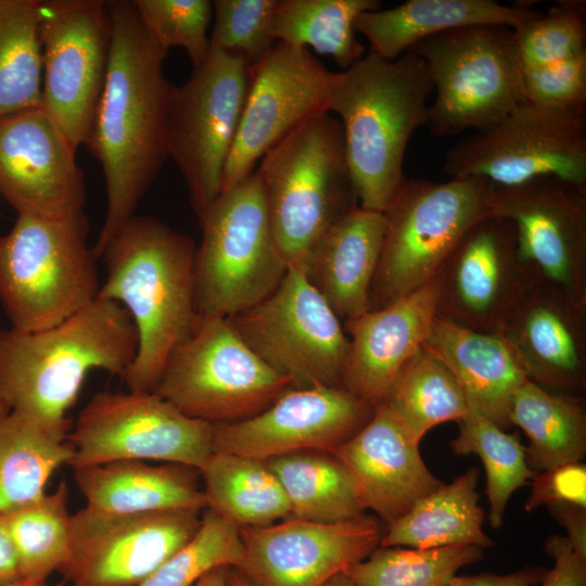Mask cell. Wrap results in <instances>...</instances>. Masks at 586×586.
Wrapping results in <instances>:
<instances>
[{
  "mask_svg": "<svg viewBox=\"0 0 586 586\" xmlns=\"http://www.w3.org/2000/svg\"><path fill=\"white\" fill-rule=\"evenodd\" d=\"M112 26L105 85L86 145L100 163L106 212L91 246L95 259L158 176L167 150V116L175 91L165 76L167 52L145 35L132 1H107Z\"/></svg>",
  "mask_w": 586,
  "mask_h": 586,
  "instance_id": "obj_1",
  "label": "cell"
},
{
  "mask_svg": "<svg viewBox=\"0 0 586 586\" xmlns=\"http://www.w3.org/2000/svg\"><path fill=\"white\" fill-rule=\"evenodd\" d=\"M138 335L127 309L95 298L61 323L34 332L0 328V403L60 440L88 372L122 375Z\"/></svg>",
  "mask_w": 586,
  "mask_h": 586,
  "instance_id": "obj_2",
  "label": "cell"
},
{
  "mask_svg": "<svg viewBox=\"0 0 586 586\" xmlns=\"http://www.w3.org/2000/svg\"><path fill=\"white\" fill-rule=\"evenodd\" d=\"M195 244L151 217H131L104 250L106 276L97 298L129 313L136 356L122 375L128 391L153 392L173 352L195 330Z\"/></svg>",
  "mask_w": 586,
  "mask_h": 586,
  "instance_id": "obj_3",
  "label": "cell"
},
{
  "mask_svg": "<svg viewBox=\"0 0 586 586\" xmlns=\"http://www.w3.org/2000/svg\"><path fill=\"white\" fill-rule=\"evenodd\" d=\"M341 73L329 113L340 117L359 206L383 213L407 180L404 155L426 126L434 86L412 51L394 60L368 52Z\"/></svg>",
  "mask_w": 586,
  "mask_h": 586,
  "instance_id": "obj_4",
  "label": "cell"
},
{
  "mask_svg": "<svg viewBox=\"0 0 586 586\" xmlns=\"http://www.w3.org/2000/svg\"><path fill=\"white\" fill-rule=\"evenodd\" d=\"M269 218L289 267L337 220L359 207L342 125L330 113L311 117L260 160Z\"/></svg>",
  "mask_w": 586,
  "mask_h": 586,
  "instance_id": "obj_5",
  "label": "cell"
},
{
  "mask_svg": "<svg viewBox=\"0 0 586 586\" xmlns=\"http://www.w3.org/2000/svg\"><path fill=\"white\" fill-rule=\"evenodd\" d=\"M95 257L84 212L65 218L17 215L0 235V303L11 328L54 327L99 293Z\"/></svg>",
  "mask_w": 586,
  "mask_h": 586,
  "instance_id": "obj_6",
  "label": "cell"
},
{
  "mask_svg": "<svg viewBox=\"0 0 586 586\" xmlns=\"http://www.w3.org/2000/svg\"><path fill=\"white\" fill-rule=\"evenodd\" d=\"M492 186L475 178H412L383 212L385 229L368 310L381 309L436 277L476 221L491 215Z\"/></svg>",
  "mask_w": 586,
  "mask_h": 586,
  "instance_id": "obj_7",
  "label": "cell"
},
{
  "mask_svg": "<svg viewBox=\"0 0 586 586\" xmlns=\"http://www.w3.org/2000/svg\"><path fill=\"white\" fill-rule=\"evenodd\" d=\"M199 224L195 303L200 317H231L264 300L285 276L289 266L276 243L256 169L220 192Z\"/></svg>",
  "mask_w": 586,
  "mask_h": 586,
  "instance_id": "obj_8",
  "label": "cell"
},
{
  "mask_svg": "<svg viewBox=\"0 0 586 586\" xmlns=\"http://www.w3.org/2000/svg\"><path fill=\"white\" fill-rule=\"evenodd\" d=\"M408 51L428 65L435 99L426 126L435 137L484 129L526 101L512 28L479 25L449 29Z\"/></svg>",
  "mask_w": 586,
  "mask_h": 586,
  "instance_id": "obj_9",
  "label": "cell"
},
{
  "mask_svg": "<svg viewBox=\"0 0 586 586\" xmlns=\"http://www.w3.org/2000/svg\"><path fill=\"white\" fill-rule=\"evenodd\" d=\"M443 171L499 188L545 177L586 187V109L525 101L448 149Z\"/></svg>",
  "mask_w": 586,
  "mask_h": 586,
  "instance_id": "obj_10",
  "label": "cell"
},
{
  "mask_svg": "<svg viewBox=\"0 0 586 586\" xmlns=\"http://www.w3.org/2000/svg\"><path fill=\"white\" fill-rule=\"evenodd\" d=\"M292 388L221 317H200L170 355L154 393L212 424L251 418Z\"/></svg>",
  "mask_w": 586,
  "mask_h": 586,
  "instance_id": "obj_11",
  "label": "cell"
},
{
  "mask_svg": "<svg viewBox=\"0 0 586 586\" xmlns=\"http://www.w3.org/2000/svg\"><path fill=\"white\" fill-rule=\"evenodd\" d=\"M250 64L211 48L176 87L167 116V150L200 219L221 192L224 169L239 128Z\"/></svg>",
  "mask_w": 586,
  "mask_h": 586,
  "instance_id": "obj_12",
  "label": "cell"
},
{
  "mask_svg": "<svg viewBox=\"0 0 586 586\" xmlns=\"http://www.w3.org/2000/svg\"><path fill=\"white\" fill-rule=\"evenodd\" d=\"M227 320L292 387H342L348 336L302 268L289 267L269 295Z\"/></svg>",
  "mask_w": 586,
  "mask_h": 586,
  "instance_id": "obj_13",
  "label": "cell"
},
{
  "mask_svg": "<svg viewBox=\"0 0 586 586\" xmlns=\"http://www.w3.org/2000/svg\"><path fill=\"white\" fill-rule=\"evenodd\" d=\"M66 441L73 470L161 460L201 471L213 454V424L186 416L154 392H101L80 411Z\"/></svg>",
  "mask_w": 586,
  "mask_h": 586,
  "instance_id": "obj_14",
  "label": "cell"
},
{
  "mask_svg": "<svg viewBox=\"0 0 586 586\" xmlns=\"http://www.w3.org/2000/svg\"><path fill=\"white\" fill-rule=\"evenodd\" d=\"M41 107L78 149L105 85L112 26L107 1L40 0Z\"/></svg>",
  "mask_w": 586,
  "mask_h": 586,
  "instance_id": "obj_15",
  "label": "cell"
},
{
  "mask_svg": "<svg viewBox=\"0 0 586 586\" xmlns=\"http://www.w3.org/2000/svg\"><path fill=\"white\" fill-rule=\"evenodd\" d=\"M342 73L308 49L277 41L249 68L246 98L227 160L221 192L246 179L263 156L306 120L329 113Z\"/></svg>",
  "mask_w": 586,
  "mask_h": 586,
  "instance_id": "obj_16",
  "label": "cell"
},
{
  "mask_svg": "<svg viewBox=\"0 0 586 586\" xmlns=\"http://www.w3.org/2000/svg\"><path fill=\"white\" fill-rule=\"evenodd\" d=\"M201 519L195 510L117 514L85 507L72 514L60 572L75 586H138L193 537Z\"/></svg>",
  "mask_w": 586,
  "mask_h": 586,
  "instance_id": "obj_17",
  "label": "cell"
},
{
  "mask_svg": "<svg viewBox=\"0 0 586 586\" xmlns=\"http://www.w3.org/2000/svg\"><path fill=\"white\" fill-rule=\"evenodd\" d=\"M437 316L499 334L539 278L519 258L513 224L488 215L472 225L443 262Z\"/></svg>",
  "mask_w": 586,
  "mask_h": 586,
  "instance_id": "obj_18",
  "label": "cell"
},
{
  "mask_svg": "<svg viewBox=\"0 0 586 586\" xmlns=\"http://www.w3.org/2000/svg\"><path fill=\"white\" fill-rule=\"evenodd\" d=\"M384 528L367 513L334 523L288 517L240 527L242 559L234 569L252 586H324L379 547Z\"/></svg>",
  "mask_w": 586,
  "mask_h": 586,
  "instance_id": "obj_19",
  "label": "cell"
},
{
  "mask_svg": "<svg viewBox=\"0 0 586 586\" xmlns=\"http://www.w3.org/2000/svg\"><path fill=\"white\" fill-rule=\"evenodd\" d=\"M489 206L513 224L523 265L586 301V187L555 177L492 187Z\"/></svg>",
  "mask_w": 586,
  "mask_h": 586,
  "instance_id": "obj_20",
  "label": "cell"
},
{
  "mask_svg": "<svg viewBox=\"0 0 586 586\" xmlns=\"http://www.w3.org/2000/svg\"><path fill=\"white\" fill-rule=\"evenodd\" d=\"M373 410L342 387H292L251 418L213 424V451L263 461L307 450L332 453Z\"/></svg>",
  "mask_w": 586,
  "mask_h": 586,
  "instance_id": "obj_21",
  "label": "cell"
},
{
  "mask_svg": "<svg viewBox=\"0 0 586 586\" xmlns=\"http://www.w3.org/2000/svg\"><path fill=\"white\" fill-rule=\"evenodd\" d=\"M76 151L41 106L0 119V196L17 215L59 219L84 212Z\"/></svg>",
  "mask_w": 586,
  "mask_h": 586,
  "instance_id": "obj_22",
  "label": "cell"
},
{
  "mask_svg": "<svg viewBox=\"0 0 586 586\" xmlns=\"http://www.w3.org/2000/svg\"><path fill=\"white\" fill-rule=\"evenodd\" d=\"M525 377L581 393L586 387V301L538 278L499 333Z\"/></svg>",
  "mask_w": 586,
  "mask_h": 586,
  "instance_id": "obj_23",
  "label": "cell"
},
{
  "mask_svg": "<svg viewBox=\"0 0 586 586\" xmlns=\"http://www.w3.org/2000/svg\"><path fill=\"white\" fill-rule=\"evenodd\" d=\"M438 300L436 276L381 309L344 321L348 351L342 388L372 408L382 405L399 370L426 341Z\"/></svg>",
  "mask_w": 586,
  "mask_h": 586,
  "instance_id": "obj_24",
  "label": "cell"
},
{
  "mask_svg": "<svg viewBox=\"0 0 586 586\" xmlns=\"http://www.w3.org/2000/svg\"><path fill=\"white\" fill-rule=\"evenodd\" d=\"M419 444L384 406L331 454L349 473L365 510L386 525L444 483L425 466Z\"/></svg>",
  "mask_w": 586,
  "mask_h": 586,
  "instance_id": "obj_25",
  "label": "cell"
},
{
  "mask_svg": "<svg viewBox=\"0 0 586 586\" xmlns=\"http://www.w3.org/2000/svg\"><path fill=\"white\" fill-rule=\"evenodd\" d=\"M384 229L383 213L359 206L334 222L303 262L307 281L342 322L368 310Z\"/></svg>",
  "mask_w": 586,
  "mask_h": 586,
  "instance_id": "obj_26",
  "label": "cell"
},
{
  "mask_svg": "<svg viewBox=\"0 0 586 586\" xmlns=\"http://www.w3.org/2000/svg\"><path fill=\"white\" fill-rule=\"evenodd\" d=\"M454 373L469 410L508 430L515 390L527 379L501 335L436 316L423 344Z\"/></svg>",
  "mask_w": 586,
  "mask_h": 586,
  "instance_id": "obj_27",
  "label": "cell"
},
{
  "mask_svg": "<svg viewBox=\"0 0 586 586\" xmlns=\"http://www.w3.org/2000/svg\"><path fill=\"white\" fill-rule=\"evenodd\" d=\"M540 13L522 2L508 5L494 0H408L391 9L361 13L355 30L368 40L369 52L394 60L417 42L449 29L479 25L518 29Z\"/></svg>",
  "mask_w": 586,
  "mask_h": 586,
  "instance_id": "obj_28",
  "label": "cell"
},
{
  "mask_svg": "<svg viewBox=\"0 0 586 586\" xmlns=\"http://www.w3.org/2000/svg\"><path fill=\"white\" fill-rule=\"evenodd\" d=\"M196 471L178 463L119 460L74 469V480L86 507L103 512L202 511L206 501Z\"/></svg>",
  "mask_w": 586,
  "mask_h": 586,
  "instance_id": "obj_29",
  "label": "cell"
},
{
  "mask_svg": "<svg viewBox=\"0 0 586 586\" xmlns=\"http://www.w3.org/2000/svg\"><path fill=\"white\" fill-rule=\"evenodd\" d=\"M479 470L469 468L449 484L418 500L396 521L387 524L382 547L431 549L451 545L494 546L484 533L485 512L476 492Z\"/></svg>",
  "mask_w": 586,
  "mask_h": 586,
  "instance_id": "obj_30",
  "label": "cell"
},
{
  "mask_svg": "<svg viewBox=\"0 0 586 586\" xmlns=\"http://www.w3.org/2000/svg\"><path fill=\"white\" fill-rule=\"evenodd\" d=\"M511 425L528 438L526 462L535 474L586 455V409L582 397L553 394L526 379L514 392Z\"/></svg>",
  "mask_w": 586,
  "mask_h": 586,
  "instance_id": "obj_31",
  "label": "cell"
},
{
  "mask_svg": "<svg viewBox=\"0 0 586 586\" xmlns=\"http://www.w3.org/2000/svg\"><path fill=\"white\" fill-rule=\"evenodd\" d=\"M200 472L206 509L239 528L269 525L290 515L286 495L263 460L213 451Z\"/></svg>",
  "mask_w": 586,
  "mask_h": 586,
  "instance_id": "obj_32",
  "label": "cell"
},
{
  "mask_svg": "<svg viewBox=\"0 0 586 586\" xmlns=\"http://www.w3.org/2000/svg\"><path fill=\"white\" fill-rule=\"evenodd\" d=\"M73 449L28 417L0 403V514L43 494Z\"/></svg>",
  "mask_w": 586,
  "mask_h": 586,
  "instance_id": "obj_33",
  "label": "cell"
},
{
  "mask_svg": "<svg viewBox=\"0 0 586 586\" xmlns=\"http://www.w3.org/2000/svg\"><path fill=\"white\" fill-rule=\"evenodd\" d=\"M265 462L286 495L289 517L334 523L366 513L349 473L331 453L300 451Z\"/></svg>",
  "mask_w": 586,
  "mask_h": 586,
  "instance_id": "obj_34",
  "label": "cell"
},
{
  "mask_svg": "<svg viewBox=\"0 0 586 586\" xmlns=\"http://www.w3.org/2000/svg\"><path fill=\"white\" fill-rule=\"evenodd\" d=\"M380 7L378 0H277L271 35L293 47H311L347 69L366 55L355 36L357 17Z\"/></svg>",
  "mask_w": 586,
  "mask_h": 586,
  "instance_id": "obj_35",
  "label": "cell"
},
{
  "mask_svg": "<svg viewBox=\"0 0 586 586\" xmlns=\"http://www.w3.org/2000/svg\"><path fill=\"white\" fill-rule=\"evenodd\" d=\"M382 405L418 443L432 428L469 411L454 373L424 345L399 370Z\"/></svg>",
  "mask_w": 586,
  "mask_h": 586,
  "instance_id": "obj_36",
  "label": "cell"
},
{
  "mask_svg": "<svg viewBox=\"0 0 586 586\" xmlns=\"http://www.w3.org/2000/svg\"><path fill=\"white\" fill-rule=\"evenodd\" d=\"M40 0H0V119L41 106Z\"/></svg>",
  "mask_w": 586,
  "mask_h": 586,
  "instance_id": "obj_37",
  "label": "cell"
},
{
  "mask_svg": "<svg viewBox=\"0 0 586 586\" xmlns=\"http://www.w3.org/2000/svg\"><path fill=\"white\" fill-rule=\"evenodd\" d=\"M14 546L21 578L46 582L66 562L72 514L68 486L62 481L51 493L1 514Z\"/></svg>",
  "mask_w": 586,
  "mask_h": 586,
  "instance_id": "obj_38",
  "label": "cell"
},
{
  "mask_svg": "<svg viewBox=\"0 0 586 586\" xmlns=\"http://www.w3.org/2000/svg\"><path fill=\"white\" fill-rule=\"evenodd\" d=\"M458 422L449 445L456 455H477L486 473L489 523L498 528L511 495L535 475L526 462V447L519 434H509L488 419L469 410Z\"/></svg>",
  "mask_w": 586,
  "mask_h": 586,
  "instance_id": "obj_39",
  "label": "cell"
},
{
  "mask_svg": "<svg viewBox=\"0 0 586 586\" xmlns=\"http://www.w3.org/2000/svg\"><path fill=\"white\" fill-rule=\"evenodd\" d=\"M482 558L483 548L468 544L431 549L379 546L344 574L354 586H448L461 568Z\"/></svg>",
  "mask_w": 586,
  "mask_h": 586,
  "instance_id": "obj_40",
  "label": "cell"
},
{
  "mask_svg": "<svg viewBox=\"0 0 586 586\" xmlns=\"http://www.w3.org/2000/svg\"><path fill=\"white\" fill-rule=\"evenodd\" d=\"M241 559L239 527L205 509L193 537L138 586H194L209 571L237 568Z\"/></svg>",
  "mask_w": 586,
  "mask_h": 586,
  "instance_id": "obj_41",
  "label": "cell"
},
{
  "mask_svg": "<svg viewBox=\"0 0 586 586\" xmlns=\"http://www.w3.org/2000/svg\"><path fill=\"white\" fill-rule=\"evenodd\" d=\"M523 68L547 65L586 53V2L562 0L546 13L513 29Z\"/></svg>",
  "mask_w": 586,
  "mask_h": 586,
  "instance_id": "obj_42",
  "label": "cell"
},
{
  "mask_svg": "<svg viewBox=\"0 0 586 586\" xmlns=\"http://www.w3.org/2000/svg\"><path fill=\"white\" fill-rule=\"evenodd\" d=\"M133 8L148 38L168 52L184 49L193 66L208 55L207 35L213 16L208 0H133Z\"/></svg>",
  "mask_w": 586,
  "mask_h": 586,
  "instance_id": "obj_43",
  "label": "cell"
},
{
  "mask_svg": "<svg viewBox=\"0 0 586 586\" xmlns=\"http://www.w3.org/2000/svg\"><path fill=\"white\" fill-rule=\"evenodd\" d=\"M212 4L211 48L240 55L251 66L277 42L271 35L277 0H215Z\"/></svg>",
  "mask_w": 586,
  "mask_h": 586,
  "instance_id": "obj_44",
  "label": "cell"
},
{
  "mask_svg": "<svg viewBox=\"0 0 586 586\" xmlns=\"http://www.w3.org/2000/svg\"><path fill=\"white\" fill-rule=\"evenodd\" d=\"M526 101L586 109V53L547 65L523 68Z\"/></svg>",
  "mask_w": 586,
  "mask_h": 586,
  "instance_id": "obj_45",
  "label": "cell"
},
{
  "mask_svg": "<svg viewBox=\"0 0 586 586\" xmlns=\"http://www.w3.org/2000/svg\"><path fill=\"white\" fill-rule=\"evenodd\" d=\"M525 511L540 506L572 504L586 508V466L582 461L565 463L539 473L532 480Z\"/></svg>",
  "mask_w": 586,
  "mask_h": 586,
  "instance_id": "obj_46",
  "label": "cell"
},
{
  "mask_svg": "<svg viewBox=\"0 0 586 586\" xmlns=\"http://www.w3.org/2000/svg\"><path fill=\"white\" fill-rule=\"evenodd\" d=\"M545 549L555 564L535 586H586V557L573 549L566 536H550Z\"/></svg>",
  "mask_w": 586,
  "mask_h": 586,
  "instance_id": "obj_47",
  "label": "cell"
},
{
  "mask_svg": "<svg viewBox=\"0 0 586 586\" xmlns=\"http://www.w3.org/2000/svg\"><path fill=\"white\" fill-rule=\"evenodd\" d=\"M547 572L544 566H526L505 575L493 573L455 575L448 586H535L544 579Z\"/></svg>",
  "mask_w": 586,
  "mask_h": 586,
  "instance_id": "obj_48",
  "label": "cell"
},
{
  "mask_svg": "<svg viewBox=\"0 0 586 586\" xmlns=\"http://www.w3.org/2000/svg\"><path fill=\"white\" fill-rule=\"evenodd\" d=\"M551 515L568 531L573 549L586 557V508L572 504L547 506Z\"/></svg>",
  "mask_w": 586,
  "mask_h": 586,
  "instance_id": "obj_49",
  "label": "cell"
},
{
  "mask_svg": "<svg viewBox=\"0 0 586 586\" xmlns=\"http://www.w3.org/2000/svg\"><path fill=\"white\" fill-rule=\"evenodd\" d=\"M21 579L18 561L3 517L0 514V585Z\"/></svg>",
  "mask_w": 586,
  "mask_h": 586,
  "instance_id": "obj_50",
  "label": "cell"
},
{
  "mask_svg": "<svg viewBox=\"0 0 586 586\" xmlns=\"http://www.w3.org/2000/svg\"><path fill=\"white\" fill-rule=\"evenodd\" d=\"M230 569L231 566H218L201 577L194 586H227Z\"/></svg>",
  "mask_w": 586,
  "mask_h": 586,
  "instance_id": "obj_51",
  "label": "cell"
},
{
  "mask_svg": "<svg viewBox=\"0 0 586 586\" xmlns=\"http://www.w3.org/2000/svg\"><path fill=\"white\" fill-rule=\"evenodd\" d=\"M227 586H252V584L234 568L228 574Z\"/></svg>",
  "mask_w": 586,
  "mask_h": 586,
  "instance_id": "obj_52",
  "label": "cell"
},
{
  "mask_svg": "<svg viewBox=\"0 0 586 586\" xmlns=\"http://www.w3.org/2000/svg\"><path fill=\"white\" fill-rule=\"evenodd\" d=\"M0 586H75V585L69 584L67 582H62L59 584H48L47 582H34V581L21 578L18 581L0 585Z\"/></svg>",
  "mask_w": 586,
  "mask_h": 586,
  "instance_id": "obj_53",
  "label": "cell"
},
{
  "mask_svg": "<svg viewBox=\"0 0 586 586\" xmlns=\"http://www.w3.org/2000/svg\"><path fill=\"white\" fill-rule=\"evenodd\" d=\"M324 586H354L346 574L340 573L332 577Z\"/></svg>",
  "mask_w": 586,
  "mask_h": 586,
  "instance_id": "obj_54",
  "label": "cell"
}]
</instances>
